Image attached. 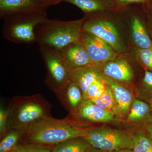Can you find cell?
I'll return each instance as SVG.
<instances>
[{
    "label": "cell",
    "mask_w": 152,
    "mask_h": 152,
    "mask_svg": "<svg viewBox=\"0 0 152 152\" xmlns=\"http://www.w3.org/2000/svg\"><path fill=\"white\" fill-rule=\"evenodd\" d=\"M85 18L71 21L47 19L36 29L39 46L60 51L74 42L80 41Z\"/></svg>",
    "instance_id": "obj_3"
},
{
    "label": "cell",
    "mask_w": 152,
    "mask_h": 152,
    "mask_svg": "<svg viewBox=\"0 0 152 152\" xmlns=\"http://www.w3.org/2000/svg\"><path fill=\"white\" fill-rule=\"evenodd\" d=\"M57 96L64 107L71 114L76 111L83 100L81 90L72 80Z\"/></svg>",
    "instance_id": "obj_16"
},
{
    "label": "cell",
    "mask_w": 152,
    "mask_h": 152,
    "mask_svg": "<svg viewBox=\"0 0 152 152\" xmlns=\"http://www.w3.org/2000/svg\"><path fill=\"white\" fill-rule=\"evenodd\" d=\"M136 55L139 62L144 67L152 72V48L144 49L137 48Z\"/></svg>",
    "instance_id": "obj_24"
},
{
    "label": "cell",
    "mask_w": 152,
    "mask_h": 152,
    "mask_svg": "<svg viewBox=\"0 0 152 152\" xmlns=\"http://www.w3.org/2000/svg\"><path fill=\"white\" fill-rule=\"evenodd\" d=\"M106 88V84L103 79L96 80L90 85L87 90L86 100L100 97L105 90Z\"/></svg>",
    "instance_id": "obj_23"
},
{
    "label": "cell",
    "mask_w": 152,
    "mask_h": 152,
    "mask_svg": "<svg viewBox=\"0 0 152 152\" xmlns=\"http://www.w3.org/2000/svg\"><path fill=\"white\" fill-rule=\"evenodd\" d=\"M83 137L91 146L109 151L121 149L132 150L134 145L133 135L108 126L88 128Z\"/></svg>",
    "instance_id": "obj_5"
},
{
    "label": "cell",
    "mask_w": 152,
    "mask_h": 152,
    "mask_svg": "<svg viewBox=\"0 0 152 152\" xmlns=\"http://www.w3.org/2000/svg\"><path fill=\"white\" fill-rule=\"evenodd\" d=\"M59 52L72 71L77 68L94 64L86 49L80 41L70 44Z\"/></svg>",
    "instance_id": "obj_11"
},
{
    "label": "cell",
    "mask_w": 152,
    "mask_h": 152,
    "mask_svg": "<svg viewBox=\"0 0 152 152\" xmlns=\"http://www.w3.org/2000/svg\"><path fill=\"white\" fill-rule=\"evenodd\" d=\"M90 146L83 137H78L54 146L51 152H86Z\"/></svg>",
    "instance_id": "obj_18"
},
{
    "label": "cell",
    "mask_w": 152,
    "mask_h": 152,
    "mask_svg": "<svg viewBox=\"0 0 152 152\" xmlns=\"http://www.w3.org/2000/svg\"><path fill=\"white\" fill-rule=\"evenodd\" d=\"M101 66L104 74L115 80L131 82L134 78L132 68L125 58L120 57L107 62Z\"/></svg>",
    "instance_id": "obj_13"
},
{
    "label": "cell",
    "mask_w": 152,
    "mask_h": 152,
    "mask_svg": "<svg viewBox=\"0 0 152 152\" xmlns=\"http://www.w3.org/2000/svg\"><path fill=\"white\" fill-rule=\"evenodd\" d=\"M91 100L101 108L115 114L116 103L113 91L108 85L106 84V89L100 97Z\"/></svg>",
    "instance_id": "obj_21"
},
{
    "label": "cell",
    "mask_w": 152,
    "mask_h": 152,
    "mask_svg": "<svg viewBox=\"0 0 152 152\" xmlns=\"http://www.w3.org/2000/svg\"><path fill=\"white\" fill-rule=\"evenodd\" d=\"M147 129L148 137H149L152 143V124L148 125L147 126Z\"/></svg>",
    "instance_id": "obj_32"
},
{
    "label": "cell",
    "mask_w": 152,
    "mask_h": 152,
    "mask_svg": "<svg viewBox=\"0 0 152 152\" xmlns=\"http://www.w3.org/2000/svg\"><path fill=\"white\" fill-rule=\"evenodd\" d=\"M146 6H152V0H151V2H150L149 4H148L146 5Z\"/></svg>",
    "instance_id": "obj_35"
},
{
    "label": "cell",
    "mask_w": 152,
    "mask_h": 152,
    "mask_svg": "<svg viewBox=\"0 0 152 152\" xmlns=\"http://www.w3.org/2000/svg\"><path fill=\"white\" fill-rule=\"evenodd\" d=\"M80 41L86 48L94 64L102 66L121 57L120 54L105 41L83 30Z\"/></svg>",
    "instance_id": "obj_8"
},
{
    "label": "cell",
    "mask_w": 152,
    "mask_h": 152,
    "mask_svg": "<svg viewBox=\"0 0 152 152\" xmlns=\"http://www.w3.org/2000/svg\"></svg>",
    "instance_id": "obj_36"
},
{
    "label": "cell",
    "mask_w": 152,
    "mask_h": 152,
    "mask_svg": "<svg viewBox=\"0 0 152 152\" xmlns=\"http://www.w3.org/2000/svg\"><path fill=\"white\" fill-rule=\"evenodd\" d=\"M113 151H104L100 149L97 148L90 146L86 151V152H112Z\"/></svg>",
    "instance_id": "obj_30"
},
{
    "label": "cell",
    "mask_w": 152,
    "mask_h": 152,
    "mask_svg": "<svg viewBox=\"0 0 152 152\" xmlns=\"http://www.w3.org/2000/svg\"><path fill=\"white\" fill-rule=\"evenodd\" d=\"M143 85L148 91H152V72L145 70L143 79Z\"/></svg>",
    "instance_id": "obj_28"
},
{
    "label": "cell",
    "mask_w": 152,
    "mask_h": 152,
    "mask_svg": "<svg viewBox=\"0 0 152 152\" xmlns=\"http://www.w3.org/2000/svg\"><path fill=\"white\" fill-rule=\"evenodd\" d=\"M47 70L45 82L56 94H59L71 80L72 70L59 51L39 46Z\"/></svg>",
    "instance_id": "obj_6"
},
{
    "label": "cell",
    "mask_w": 152,
    "mask_h": 152,
    "mask_svg": "<svg viewBox=\"0 0 152 152\" xmlns=\"http://www.w3.org/2000/svg\"><path fill=\"white\" fill-rule=\"evenodd\" d=\"M48 6L41 0H0V17H8L22 13L45 10Z\"/></svg>",
    "instance_id": "obj_10"
},
{
    "label": "cell",
    "mask_w": 152,
    "mask_h": 152,
    "mask_svg": "<svg viewBox=\"0 0 152 152\" xmlns=\"http://www.w3.org/2000/svg\"><path fill=\"white\" fill-rule=\"evenodd\" d=\"M24 132L10 130L3 137L0 143V152H8L14 149L22 139Z\"/></svg>",
    "instance_id": "obj_20"
},
{
    "label": "cell",
    "mask_w": 152,
    "mask_h": 152,
    "mask_svg": "<svg viewBox=\"0 0 152 152\" xmlns=\"http://www.w3.org/2000/svg\"><path fill=\"white\" fill-rule=\"evenodd\" d=\"M116 6V12H118L122 9L134 4H142L148 5L151 0H114Z\"/></svg>",
    "instance_id": "obj_27"
},
{
    "label": "cell",
    "mask_w": 152,
    "mask_h": 152,
    "mask_svg": "<svg viewBox=\"0 0 152 152\" xmlns=\"http://www.w3.org/2000/svg\"><path fill=\"white\" fill-rule=\"evenodd\" d=\"M64 1L77 6L90 18L107 12H116L114 0H64Z\"/></svg>",
    "instance_id": "obj_15"
},
{
    "label": "cell",
    "mask_w": 152,
    "mask_h": 152,
    "mask_svg": "<svg viewBox=\"0 0 152 152\" xmlns=\"http://www.w3.org/2000/svg\"><path fill=\"white\" fill-rule=\"evenodd\" d=\"M47 19V10L10 16L4 19L3 36L15 43L31 45L37 42L36 28Z\"/></svg>",
    "instance_id": "obj_4"
},
{
    "label": "cell",
    "mask_w": 152,
    "mask_h": 152,
    "mask_svg": "<svg viewBox=\"0 0 152 152\" xmlns=\"http://www.w3.org/2000/svg\"><path fill=\"white\" fill-rule=\"evenodd\" d=\"M51 108L50 103L39 94L14 97L8 109V132H25L39 121L51 116Z\"/></svg>",
    "instance_id": "obj_2"
},
{
    "label": "cell",
    "mask_w": 152,
    "mask_h": 152,
    "mask_svg": "<svg viewBox=\"0 0 152 152\" xmlns=\"http://www.w3.org/2000/svg\"><path fill=\"white\" fill-rule=\"evenodd\" d=\"M113 12H107L90 18H85L83 30L105 41L121 54L125 47L118 30L110 19Z\"/></svg>",
    "instance_id": "obj_7"
},
{
    "label": "cell",
    "mask_w": 152,
    "mask_h": 152,
    "mask_svg": "<svg viewBox=\"0 0 152 152\" xmlns=\"http://www.w3.org/2000/svg\"><path fill=\"white\" fill-rule=\"evenodd\" d=\"M131 15L132 36L134 42L139 48H152V41L142 23L138 15L134 14Z\"/></svg>",
    "instance_id": "obj_17"
},
{
    "label": "cell",
    "mask_w": 152,
    "mask_h": 152,
    "mask_svg": "<svg viewBox=\"0 0 152 152\" xmlns=\"http://www.w3.org/2000/svg\"><path fill=\"white\" fill-rule=\"evenodd\" d=\"M105 83L111 89L116 103L115 114L126 116L130 111L133 98L130 92L118 81L110 78L104 74Z\"/></svg>",
    "instance_id": "obj_14"
},
{
    "label": "cell",
    "mask_w": 152,
    "mask_h": 152,
    "mask_svg": "<svg viewBox=\"0 0 152 152\" xmlns=\"http://www.w3.org/2000/svg\"><path fill=\"white\" fill-rule=\"evenodd\" d=\"M147 8V12L150 21L151 23V28L152 31V6H146Z\"/></svg>",
    "instance_id": "obj_31"
},
{
    "label": "cell",
    "mask_w": 152,
    "mask_h": 152,
    "mask_svg": "<svg viewBox=\"0 0 152 152\" xmlns=\"http://www.w3.org/2000/svg\"><path fill=\"white\" fill-rule=\"evenodd\" d=\"M112 152H133L132 150L129 149H121L116 150Z\"/></svg>",
    "instance_id": "obj_33"
},
{
    "label": "cell",
    "mask_w": 152,
    "mask_h": 152,
    "mask_svg": "<svg viewBox=\"0 0 152 152\" xmlns=\"http://www.w3.org/2000/svg\"><path fill=\"white\" fill-rule=\"evenodd\" d=\"M8 110L3 107L0 109V135L3 137L8 132Z\"/></svg>",
    "instance_id": "obj_26"
},
{
    "label": "cell",
    "mask_w": 152,
    "mask_h": 152,
    "mask_svg": "<svg viewBox=\"0 0 152 152\" xmlns=\"http://www.w3.org/2000/svg\"><path fill=\"white\" fill-rule=\"evenodd\" d=\"M46 4L48 7L57 4L61 2L64 1V0H41Z\"/></svg>",
    "instance_id": "obj_29"
},
{
    "label": "cell",
    "mask_w": 152,
    "mask_h": 152,
    "mask_svg": "<svg viewBox=\"0 0 152 152\" xmlns=\"http://www.w3.org/2000/svg\"><path fill=\"white\" fill-rule=\"evenodd\" d=\"M51 146L42 144L25 142L18 144L15 149L20 152H51L53 147Z\"/></svg>",
    "instance_id": "obj_25"
},
{
    "label": "cell",
    "mask_w": 152,
    "mask_h": 152,
    "mask_svg": "<svg viewBox=\"0 0 152 152\" xmlns=\"http://www.w3.org/2000/svg\"><path fill=\"white\" fill-rule=\"evenodd\" d=\"M87 128L78 126L69 118L57 119L50 116L30 126L24 132L22 139L26 143L55 146L69 139L83 137Z\"/></svg>",
    "instance_id": "obj_1"
},
{
    "label": "cell",
    "mask_w": 152,
    "mask_h": 152,
    "mask_svg": "<svg viewBox=\"0 0 152 152\" xmlns=\"http://www.w3.org/2000/svg\"><path fill=\"white\" fill-rule=\"evenodd\" d=\"M72 115L89 122H111L115 120L113 112L101 108L91 100H83Z\"/></svg>",
    "instance_id": "obj_9"
},
{
    "label": "cell",
    "mask_w": 152,
    "mask_h": 152,
    "mask_svg": "<svg viewBox=\"0 0 152 152\" xmlns=\"http://www.w3.org/2000/svg\"><path fill=\"white\" fill-rule=\"evenodd\" d=\"M102 66L92 64L74 69L71 80L81 90L84 100H86V92L90 85L96 80L103 79Z\"/></svg>",
    "instance_id": "obj_12"
},
{
    "label": "cell",
    "mask_w": 152,
    "mask_h": 152,
    "mask_svg": "<svg viewBox=\"0 0 152 152\" xmlns=\"http://www.w3.org/2000/svg\"><path fill=\"white\" fill-rule=\"evenodd\" d=\"M149 106L142 101L134 100L131 105L127 120L131 122H135L145 118L149 113Z\"/></svg>",
    "instance_id": "obj_19"
},
{
    "label": "cell",
    "mask_w": 152,
    "mask_h": 152,
    "mask_svg": "<svg viewBox=\"0 0 152 152\" xmlns=\"http://www.w3.org/2000/svg\"><path fill=\"white\" fill-rule=\"evenodd\" d=\"M8 152H20L19 151H18V150L15 149H14L12 150V151H10Z\"/></svg>",
    "instance_id": "obj_34"
},
{
    "label": "cell",
    "mask_w": 152,
    "mask_h": 152,
    "mask_svg": "<svg viewBox=\"0 0 152 152\" xmlns=\"http://www.w3.org/2000/svg\"><path fill=\"white\" fill-rule=\"evenodd\" d=\"M133 152H152V143L149 137L139 132L133 135Z\"/></svg>",
    "instance_id": "obj_22"
}]
</instances>
